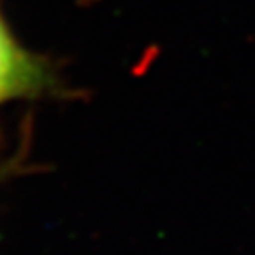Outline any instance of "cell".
I'll use <instances>...</instances> for the list:
<instances>
[{
  "label": "cell",
  "mask_w": 255,
  "mask_h": 255,
  "mask_svg": "<svg viewBox=\"0 0 255 255\" xmlns=\"http://www.w3.org/2000/svg\"><path fill=\"white\" fill-rule=\"evenodd\" d=\"M56 87L58 81L50 62L14 36L0 10V105L36 99L56 91Z\"/></svg>",
  "instance_id": "cell-1"
}]
</instances>
